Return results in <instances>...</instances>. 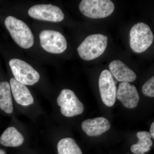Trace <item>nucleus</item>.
<instances>
[{
	"instance_id": "obj_8",
	"label": "nucleus",
	"mask_w": 154,
	"mask_h": 154,
	"mask_svg": "<svg viewBox=\"0 0 154 154\" xmlns=\"http://www.w3.org/2000/svg\"><path fill=\"white\" fill-rule=\"evenodd\" d=\"M99 86L102 102L107 107H112L116 99L117 88L110 71L104 70L99 78Z\"/></svg>"
},
{
	"instance_id": "obj_9",
	"label": "nucleus",
	"mask_w": 154,
	"mask_h": 154,
	"mask_svg": "<svg viewBox=\"0 0 154 154\" xmlns=\"http://www.w3.org/2000/svg\"><path fill=\"white\" fill-rule=\"evenodd\" d=\"M28 14L34 19L53 22H61L64 14L60 8L51 5H38L29 9Z\"/></svg>"
},
{
	"instance_id": "obj_4",
	"label": "nucleus",
	"mask_w": 154,
	"mask_h": 154,
	"mask_svg": "<svg viewBox=\"0 0 154 154\" xmlns=\"http://www.w3.org/2000/svg\"><path fill=\"white\" fill-rule=\"evenodd\" d=\"M114 9V4L110 0H83L79 5L81 13L92 19L108 17L113 13Z\"/></svg>"
},
{
	"instance_id": "obj_19",
	"label": "nucleus",
	"mask_w": 154,
	"mask_h": 154,
	"mask_svg": "<svg viewBox=\"0 0 154 154\" xmlns=\"http://www.w3.org/2000/svg\"><path fill=\"white\" fill-rule=\"evenodd\" d=\"M150 131V133L152 135V137L153 138V139H154V122H153L151 125Z\"/></svg>"
},
{
	"instance_id": "obj_3",
	"label": "nucleus",
	"mask_w": 154,
	"mask_h": 154,
	"mask_svg": "<svg viewBox=\"0 0 154 154\" xmlns=\"http://www.w3.org/2000/svg\"><path fill=\"white\" fill-rule=\"evenodd\" d=\"M153 39V34L150 28L143 22L135 24L130 32V47L136 53L145 51L151 45Z\"/></svg>"
},
{
	"instance_id": "obj_7",
	"label": "nucleus",
	"mask_w": 154,
	"mask_h": 154,
	"mask_svg": "<svg viewBox=\"0 0 154 154\" xmlns=\"http://www.w3.org/2000/svg\"><path fill=\"white\" fill-rule=\"evenodd\" d=\"M39 39L42 47L50 53L61 54L67 48L65 37L55 30H43L39 34Z\"/></svg>"
},
{
	"instance_id": "obj_10",
	"label": "nucleus",
	"mask_w": 154,
	"mask_h": 154,
	"mask_svg": "<svg viewBox=\"0 0 154 154\" xmlns=\"http://www.w3.org/2000/svg\"><path fill=\"white\" fill-rule=\"evenodd\" d=\"M116 97L125 107L128 109L137 107L140 100L139 95L136 88L128 82L119 84Z\"/></svg>"
},
{
	"instance_id": "obj_15",
	"label": "nucleus",
	"mask_w": 154,
	"mask_h": 154,
	"mask_svg": "<svg viewBox=\"0 0 154 154\" xmlns=\"http://www.w3.org/2000/svg\"><path fill=\"white\" fill-rule=\"evenodd\" d=\"M138 139L137 143L133 145L131 150L134 154H144L148 152L152 146V135L148 131H139L137 134Z\"/></svg>"
},
{
	"instance_id": "obj_17",
	"label": "nucleus",
	"mask_w": 154,
	"mask_h": 154,
	"mask_svg": "<svg viewBox=\"0 0 154 154\" xmlns=\"http://www.w3.org/2000/svg\"><path fill=\"white\" fill-rule=\"evenodd\" d=\"M58 154H82V150L71 138H65L59 141L57 145Z\"/></svg>"
},
{
	"instance_id": "obj_6",
	"label": "nucleus",
	"mask_w": 154,
	"mask_h": 154,
	"mask_svg": "<svg viewBox=\"0 0 154 154\" xmlns=\"http://www.w3.org/2000/svg\"><path fill=\"white\" fill-rule=\"evenodd\" d=\"M58 105L61 107V113L68 117H73L84 112V105L79 100L74 92L69 89H64L57 99Z\"/></svg>"
},
{
	"instance_id": "obj_2",
	"label": "nucleus",
	"mask_w": 154,
	"mask_h": 154,
	"mask_svg": "<svg viewBox=\"0 0 154 154\" xmlns=\"http://www.w3.org/2000/svg\"><path fill=\"white\" fill-rule=\"evenodd\" d=\"M107 40V36L99 33L88 36L77 48L79 55L85 60L99 57L105 52Z\"/></svg>"
},
{
	"instance_id": "obj_16",
	"label": "nucleus",
	"mask_w": 154,
	"mask_h": 154,
	"mask_svg": "<svg viewBox=\"0 0 154 154\" xmlns=\"http://www.w3.org/2000/svg\"><path fill=\"white\" fill-rule=\"evenodd\" d=\"M0 108L8 114L14 110L11 86L7 82H0Z\"/></svg>"
},
{
	"instance_id": "obj_5",
	"label": "nucleus",
	"mask_w": 154,
	"mask_h": 154,
	"mask_svg": "<svg viewBox=\"0 0 154 154\" xmlns=\"http://www.w3.org/2000/svg\"><path fill=\"white\" fill-rule=\"evenodd\" d=\"M9 65L15 79L25 85H33L39 81L40 75L33 67L24 61L13 59Z\"/></svg>"
},
{
	"instance_id": "obj_12",
	"label": "nucleus",
	"mask_w": 154,
	"mask_h": 154,
	"mask_svg": "<svg viewBox=\"0 0 154 154\" xmlns=\"http://www.w3.org/2000/svg\"><path fill=\"white\" fill-rule=\"evenodd\" d=\"M110 72L116 79L121 82H131L136 79L134 72L119 60H114L109 65Z\"/></svg>"
},
{
	"instance_id": "obj_1",
	"label": "nucleus",
	"mask_w": 154,
	"mask_h": 154,
	"mask_svg": "<svg viewBox=\"0 0 154 154\" xmlns=\"http://www.w3.org/2000/svg\"><path fill=\"white\" fill-rule=\"evenodd\" d=\"M5 25L12 38L19 46L28 49L33 46L34 36L25 22L14 17L9 16L5 20Z\"/></svg>"
},
{
	"instance_id": "obj_20",
	"label": "nucleus",
	"mask_w": 154,
	"mask_h": 154,
	"mask_svg": "<svg viewBox=\"0 0 154 154\" xmlns=\"http://www.w3.org/2000/svg\"><path fill=\"white\" fill-rule=\"evenodd\" d=\"M0 154H6V153L4 150L0 149Z\"/></svg>"
},
{
	"instance_id": "obj_11",
	"label": "nucleus",
	"mask_w": 154,
	"mask_h": 154,
	"mask_svg": "<svg viewBox=\"0 0 154 154\" xmlns=\"http://www.w3.org/2000/svg\"><path fill=\"white\" fill-rule=\"evenodd\" d=\"M82 128L89 136H98L110 129V123L105 117H97L85 120L82 123Z\"/></svg>"
},
{
	"instance_id": "obj_18",
	"label": "nucleus",
	"mask_w": 154,
	"mask_h": 154,
	"mask_svg": "<svg viewBox=\"0 0 154 154\" xmlns=\"http://www.w3.org/2000/svg\"><path fill=\"white\" fill-rule=\"evenodd\" d=\"M154 77H152L148 80L143 86L142 93L145 96L148 97H154Z\"/></svg>"
},
{
	"instance_id": "obj_14",
	"label": "nucleus",
	"mask_w": 154,
	"mask_h": 154,
	"mask_svg": "<svg viewBox=\"0 0 154 154\" xmlns=\"http://www.w3.org/2000/svg\"><path fill=\"white\" fill-rule=\"evenodd\" d=\"M24 141L23 135L14 127L8 128L0 137V143L8 147L19 146Z\"/></svg>"
},
{
	"instance_id": "obj_13",
	"label": "nucleus",
	"mask_w": 154,
	"mask_h": 154,
	"mask_svg": "<svg viewBox=\"0 0 154 154\" xmlns=\"http://www.w3.org/2000/svg\"><path fill=\"white\" fill-rule=\"evenodd\" d=\"M10 85L14 99L18 104L22 106L33 104V96L25 85L19 82L14 78H11Z\"/></svg>"
}]
</instances>
